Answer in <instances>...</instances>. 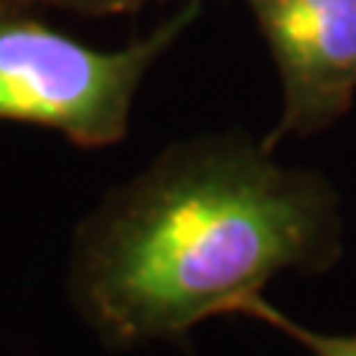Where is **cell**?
I'll use <instances>...</instances> for the list:
<instances>
[{
    "label": "cell",
    "mask_w": 356,
    "mask_h": 356,
    "mask_svg": "<svg viewBox=\"0 0 356 356\" xmlns=\"http://www.w3.org/2000/svg\"><path fill=\"white\" fill-rule=\"evenodd\" d=\"M341 199L318 170L273 161L243 131L166 146L72 238L65 291L107 350L191 341L285 270L341 261Z\"/></svg>",
    "instance_id": "1"
},
{
    "label": "cell",
    "mask_w": 356,
    "mask_h": 356,
    "mask_svg": "<svg viewBox=\"0 0 356 356\" xmlns=\"http://www.w3.org/2000/svg\"><path fill=\"white\" fill-rule=\"evenodd\" d=\"M270 48L282 89V113L261 140L332 128L356 95V0H247Z\"/></svg>",
    "instance_id": "3"
},
{
    "label": "cell",
    "mask_w": 356,
    "mask_h": 356,
    "mask_svg": "<svg viewBox=\"0 0 356 356\" xmlns=\"http://www.w3.org/2000/svg\"><path fill=\"white\" fill-rule=\"evenodd\" d=\"M199 0L119 51H98L24 15L0 9V122L51 128L81 149L125 140L143 81L196 21Z\"/></svg>",
    "instance_id": "2"
},
{
    "label": "cell",
    "mask_w": 356,
    "mask_h": 356,
    "mask_svg": "<svg viewBox=\"0 0 356 356\" xmlns=\"http://www.w3.org/2000/svg\"><path fill=\"white\" fill-rule=\"evenodd\" d=\"M232 315H247L255 321H264V324H270L280 332H285V336H291L294 341H300L312 356H356V332L353 336H341V332L306 330V327H300L297 321L282 315L276 306H270L261 294L241 300V303L232 309Z\"/></svg>",
    "instance_id": "4"
},
{
    "label": "cell",
    "mask_w": 356,
    "mask_h": 356,
    "mask_svg": "<svg viewBox=\"0 0 356 356\" xmlns=\"http://www.w3.org/2000/svg\"><path fill=\"white\" fill-rule=\"evenodd\" d=\"M149 0H0V9H27V6H57L77 15H122L137 13Z\"/></svg>",
    "instance_id": "5"
}]
</instances>
